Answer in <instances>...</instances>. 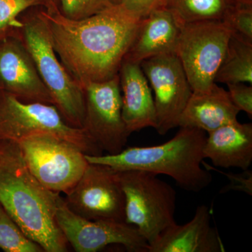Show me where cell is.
I'll return each mask as SVG.
<instances>
[{
	"label": "cell",
	"mask_w": 252,
	"mask_h": 252,
	"mask_svg": "<svg viewBox=\"0 0 252 252\" xmlns=\"http://www.w3.org/2000/svg\"><path fill=\"white\" fill-rule=\"evenodd\" d=\"M41 13L60 60L82 88L119 74L141 21L119 2L83 19L67 18L60 9Z\"/></svg>",
	"instance_id": "cell-1"
},
{
	"label": "cell",
	"mask_w": 252,
	"mask_h": 252,
	"mask_svg": "<svg viewBox=\"0 0 252 252\" xmlns=\"http://www.w3.org/2000/svg\"><path fill=\"white\" fill-rule=\"evenodd\" d=\"M60 196L32 175L17 142L0 140V204L44 252H67V240L56 220Z\"/></svg>",
	"instance_id": "cell-2"
},
{
	"label": "cell",
	"mask_w": 252,
	"mask_h": 252,
	"mask_svg": "<svg viewBox=\"0 0 252 252\" xmlns=\"http://www.w3.org/2000/svg\"><path fill=\"white\" fill-rule=\"evenodd\" d=\"M171 140L152 147H127L120 153L88 155L89 163L100 164L120 172L140 170L172 177L181 188L198 193L212 182L211 173L201 165L207 136L195 127H180Z\"/></svg>",
	"instance_id": "cell-3"
},
{
	"label": "cell",
	"mask_w": 252,
	"mask_h": 252,
	"mask_svg": "<svg viewBox=\"0 0 252 252\" xmlns=\"http://www.w3.org/2000/svg\"><path fill=\"white\" fill-rule=\"evenodd\" d=\"M20 32L23 44L54 105L69 125L83 129L86 114L84 89L60 60L47 22L41 11L23 22Z\"/></svg>",
	"instance_id": "cell-4"
},
{
	"label": "cell",
	"mask_w": 252,
	"mask_h": 252,
	"mask_svg": "<svg viewBox=\"0 0 252 252\" xmlns=\"http://www.w3.org/2000/svg\"><path fill=\"white\" fill-rule=\"evenodd\" d=\"M118 173L125 198L126 222L135 226L150 245L175 224L177 193L152 172L129 170Z\"/></svg>",
	"instance_id": "cell-5"
},
{
	"label": "cell",
	"mask_w": 252,
	"mask_h": 252,
	"mask_svg": "<svg viewBox=\"0 0 252 252\" xmlns=\"http://www.w3.org/2000/svg\"><path fill=\"white\" fill-rule=\"evenodd\" d=\"M39 133L64 139L88 155L103 152L84 129L69 125L54 104L25 102L0 89V140L18 142Z\"/></svg>",
	"instance_id": "cell-6"
},
{
	"label": "cell",
	"mask_w": 252,
	"mask_h": 252,
	"mask_svg": "<svg viewBox=\"0 0 252 252\" xmlns=\"http://www.w3.org/2000/svg\"><path fill=\"white\" fill-rule=\"evenodd\" d=\"M17 143L30 171L54 193H69L89 164L79 147L51 134L28 136Z\"/></svg>",
	"instance_id": "cell-7"
},
{
	"label": "cell",
	"mask_w": 252,
	"mask_h": 252,
	"mask_svg": "<svg viewBox=\"0 0 252 252\" xmlns=\"http://www.w3.org/2000/svg\"><path fill=\"white\" fill-rule=\"evenodd\" d=\"M230 36L223 21H200L181 27L175 54L193 93L207 92L215 84Z\"/></svg>",
	"instance_id": "cell-8"
},
{
	"label": "cell",
	"mask_w": 252,
	"mask_h": 252,
	"mask_svg": "<svg viewBox=\"0 0 252 252\" xmlns=\"http://www.w3.org/2000/svg\"><path fill=\"white\" fill-rule=\"evenodd\" d=\"M83 89L86 99L83 129L102 152L120 153L130 134L123 120L119 74L108 81L87 83Z\"/></svg>",
	"instance_id": "cell-9"
},
{
	"label": "cell",
	"mask_w": 252,
	"mask_h": 252,
	"mask_svg": "<svg viewBox=\"0 0 252 252\" xmlns=\"http://www.w3.org/2000/svg\"><path fill=\"white\" fill-rule=\"evenodd\" d=\"M56 220L67 243L77 252H96L121 245L130 252H148L147 240L134 225L114 220H90L71 211L60 196Z\"/></svg>",
	"instance_id": "cell-10"
},
{
	"label": "cell",
	"mask_w": 252,
	"mask_h": 252,
	"mask_svg": "<svg viewBox=\"0 0 252 252\" xmlns=\"http://www.w3.org/2000/svg\"><path fill=\"white\" fill-rule=\"evenodd\" d=\"M154 93L158 133L179 127L180 117L193 94L183 66L175 54L158 55L140 63Z\"/></svg>",
	"instance_id": "cell-11"
},
{
	"label": "cell",
	"mask_w": 252,
	"mask_h": 252,
	"mask_svg": "<svg viewBox=\"0 0 252 252\" xmlns=\"http://www.w3.org/2000/svg\"><path fill=\"white\" fill-rule=\"evenodd\" d=\"M64 200L71 211L87 220L126 222L119 173L106 165L89 163Z\"/></svg>",
	"instance_id": "cell-12"
},
{
	"label": "cell",
	"mask_w": 252,
	"mask_h": 252,
	"mask_svg": "<svg viewBox=\"0 0 252 252\" xmlns=\"http://www.w3.org/2000/svg\"><path fill=\"white\" fill-rule=\"evenodd\" d=\"M0 89L25 102L54 104L22 39L17 36L0 41Z\"/></svg>",
	"instance_id": "cell-13"
},
{
	"label": "cell",
	"mask_w": 252,
	"mask_h": 252,
	"mask_svg": "<svg viewBox=\"0 0 252 252\" xmlns=\"http://www.w3.org/2000/svg\"><path fill=\"white\" fill-rule=\"evenodd\" d=\"M211 215L205 205H199L190 221L168 227L149 245L148 252H224L217 230L212 227Z\"/></svg>",
	"instance_id": "cell-14"
},
{
	"label": "cell",
	"mask_w": 252,
	"mask_h": 252,
	"mask_svg": "<svg viewBox=\"0 0 252 252\" xmlns=\"http://www.w3.org/2000/svg\"><path fill=\"white\" fill-rule=\"evenodd\" d=\"M122 117L130 134L157 126L155 104L149 81L138 63L124 61L119 72Z\"/></svg>",
	"instance_id": "cell-15"
},
{
	"label": "cell",
	"mask_w": 252,
	"mask_h": 252,
	"mask_svg": "<svg viewBox=\"0 0 252 252\" xmlns=\"http://www.w3.org/2000/svg\"><path fill=\"white\" fill-rule=\"evenodd\" d=\"M181 27L170 10L159 6L142 18L124 61L140 64L158 55L175 54Z\"/></svg>",
	"instance_id": "cell-16"
},
{
	"label": "cell",
	"mask_w": 252,
	"mask_h": 252,
	"mask_svg": "<svg viewBox=\"0 0 252 252\" xmlns=\"http://www.w3.org/2000/svg\"><path fill=\"white\" fill-rule=\"evenodd\" d=\"M203 147L204 158L215 167L249 170L252 162V125L238 121L209 132Z\"/></svg>",
	"instance_id": "cell-17"
},
{
	"label": "cell",
	"mask_w": 252,
	"mask_h": 252,
	"mask_svg": "<svg viewBox=\"0 0 252 252\" xmlns=\"http://www.w3.org/2000/svg\"><path fill=\"white\" fill-rule=\"evenodd\" d=\"M239 112L228 91L215 83L207 92H193L181 116L179 127H195L209 133L238 121Z\"/></svg>",
	"instance_id": "cell-18"
},
{
	"label": "cell",
	"mask_w": 252,
	"mask_h": 252,
	"mask_svg": "<svg viewBox=\"0 0 252 252\" xmlns=\"http://www.w3.org/2000/svg\"><path fill=\"white\" fill-rule=\"evenodd\" d=\"M239 3L238 0H164L162 6L171 11L182 27L200 21H223Z\"/></svg>",
	"instance_id": "cell-19"
},
{
	"label": "cell",
	"mask_w": 252,
	"mask_h": 252,
	"mask_svg": "<svg viewBox=\"0 0 252 252\" xmlns=\"http://www.w3.org/2000/svg\"><path fill=\"white\" fill-rule=\"evenodd\" d=\"M215 83L252 84V44L230 36L224 59L216 76Z\"/></svg>",
	"instance_id": "cell-20"
},
{
	"label": "cell",
	"mask_w": 252,
	"mask_h": 252,
	"mask_svg": "<svg viewBox=\"0 0 252 252\" xmlns=\"http://www.w3.org/2000/svg\"><path fill=\"white\" fill-rule=\"evenodd\" d=\"M46 7L45 0H0V41L17 36L23 22L20 16L26 10L35 6Z\"/></svg>",
	"instance_id": "cell-21"
},
{
	"label": "cell",
	"mask_w": 252,
	"mask_h": 252,
	"mask_svg": "<svg viewBox=\"0 0 252 252\" xmlns=\"http://www.w3.org/2000/svg\"><path fill=\"white\" fill-rule=\"evenodd\" d=\"M0 248L6 252H44L6 212L0 217Z\"/></svg>",
	"instance_id": "cell-22"
},
{
	"label": "cell",
	"mask_w": 252,
	"mask_h": 252,
	"mask_svg": "<svg viewBox=\"0 0 252 252\" xmlns=\"http://www.w3.org/2000/svg\"><path fill=\"white\" fill-rule=\"evenodd\" d=\"M223 22L229 28L232 36L252 44V4L239 3Z\"/></svg>",
	"instance_id": "cell-23"
},
{
	"label": "cell",
	"mask_w": 252,
	"mask_h": 252,
	"mask_svg": "<svg viewBox=\"0 0 252 252\" xmlns=\"http://www.w3.org/2000/svg\"><path fill=\"white\" fill-rule=\"evenodd\" d=\"M61 11L64 16L71 19H83L97 14L119 0H59Z\"/></svg>",
	"instance_id": "cell-24"
},
{
	"label": "cell",
	"mask_w": 252,
	"mask_h": 252,
	"mask_svg": "<svg viewBox=\"0 0 252 252\" xmlns=\"http://www.w3.org/2000/svg\"><path fill=\"white\" fill-rule=\"evenodd\" d=\"M228 94L232 102L240 111L246 112L249 117L252 116V86L244 83L227 84Z\"/></svg>",
	"instance_id": "cell-25"
},
{
	"label": "cell",
	"mask_w": 252,
	"mask_h": 252,
	"mask_svg": "<svg viewBox=\"0 0 252 252\" xmlns=\"http://www.w3.org/2000/svg\"><path fill=\"white\" fill-rule=\"evenodd\" d=\"M164 0H119V4L135 17L143 18L159 6Z\"/></svg>",
	"instance_id": "cell-26"
},
{
	"label": "cell",
	"mask_w": 252,
	"mask_h": 252,
	"mask_svg": "<svg viewBox=\"0 0 252 252\" xmlns=\"http://www.w3.org/2000/svg\"><path fill=\"white\" fill-rule=\"evenodd\" d=\"M223 175L228 177L230 180L229 185L225 186L221 190L220 193H225L230 190H238L252 195V172L251 170H243V172L239 174L225 173Z\"/></svg>",
	"instance_id": "cell-27"
},
{
	"label": "cell",
	"mask_w": 252,
	"mask_h": 252,
	"mask_svg": "<svg viewBox=\"0 0 252 252\" xmlns=\"http://www.w3.org/2000/svg\"><path fill=\"white\" fill-rule=\"evenodd\" d=\"M45 1L46 3V11L53 12V11L60 9L59 5H58V0H45Z\"/></svg>",
	"instance_id": "cell-28"
},
{
	"label": "cell",
	"mask_w": 252,
	"mask_h": 252,
	"mask_svg": "<svg viewBox=\"0 0 252 252\" xmlns=\"http://www.w3.org/2000/svg\"><path fill=\"white\" fill-rule=\"evenodd\" d=\"M238 1L244 4H252V0H238Z\"/></svg>",
	"instance_id": "cell-29"
},
{
	"label": "cell",
	"mask_w": 252,
	"mask_h": 252,
	"mask_svg": "<svg viewBox=\"0 0 252 252\" xmlns=\"http://www.w3.org/2000/svg\"><path fill=\"white\" fill-rule=\"evenodd\" d=\"M4 210L3 209L2 206H1V204H0V217L1 216V215H4L5 213Z\"/></svg>",
	"instance_id": "cell-30"
}]
</instances>
